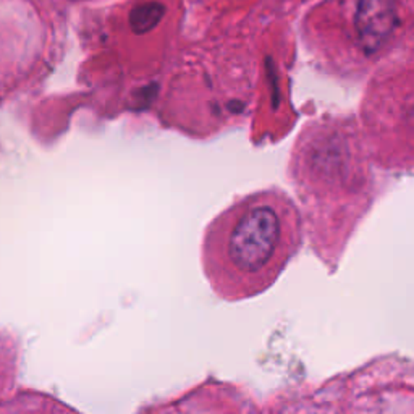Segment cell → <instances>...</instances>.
Returning <instances> with one entry per match:
<instances>
[{"instance_id":"1","label":"cell","mask_w":414,"mask_h":414,"mask_svg":"<svg viewBox=\"0 0 414 414\" xmlns=\"http://www.w3.org/2000/svg\"><path fill=\"white\" fill-rule=\"evenodd\" d=\"M299 245V216L287 194L263 189L236 199L209 223L201 263L218 298L238 301L272 285Z\"/></svg>"},{"instance_id":"2","label":"cell","mask_w":414,"mask_h":414,"mask_svg":"<svg viewBox=\"0 0 414 414\" xmlns=\"http://www.w3.org/2000/svg\"><path fill=\"white\" fill-rule=\"evenodd\" d=\"M363 49L374 54L382 47L397 26V8L393 0H358L355 15Z\"/></svg>"},{"instance_id":"3","label":"cell","mask_w":414,"mask_h":414,"mask_svg":"<svg viewBox=\"0 0 414 414\" xmlns=\"http://www.w3.org/2000/svg\"><path fill=\"white\" fill-rule=\"evenodd\" d=\"M167 13V7L160 2H146L133 7L128 17L130 28L135 35H146L154 30Z\"/></svg>"}]
</instances>
